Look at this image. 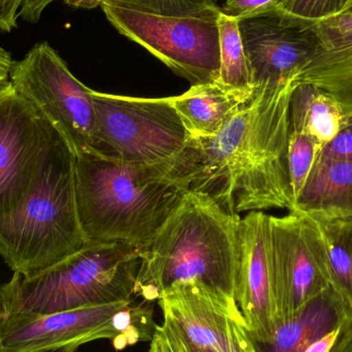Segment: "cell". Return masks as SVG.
<instances>
[{"label":"cell","instance_id":"4fadbf2b","mask_svg":"<svg viewBox=\"0 0 352 352\" xmlns=\"http://www.w3.org/2000/svg\"><path fill=\"white\" fill-rule=\"evenodd\" d=\"M236 303L256 343L272 340L278 330L272 271L269 215L250 211L238 227Z\"/></svg>","mask_w":352,"mask_h":352},{"label":"cell","instance_id":"9a60e30c","mask_svg":"<svg viewBox=\"0 0 352 352\" xmlns=\"http://www.w3.org/2000/svg\"><path fill=\"white\" fill-rule=\"evenodd\" d=\"M287 21L310 29L316 39V54L297 82L316 85L329 93L346 116H352V12L322 20Z\"/></svg>","mask_w":352,"mask_h":352},{"label":"cell","instance_id":"484cf974","mask_svg":"<svg viewBox=\"0 0 352 352\" xmlns=\"http://www.w3.org/2000/svg\"><path fill=\"white\" fill-rule=\"evenodd\" d=\"M320 157L328 160L352 163V116H347L342 129L330 144L322 148Z\"/></svg>","mask_w":352,"mask_h":352},{"label":"cell","instance_id":"ac0fdd59","mask_svg":"<svg viewBox=\"0 0 352 352\" xmlns=\"http://www.w3.org/2000/svg\"><path fill=\"white\" fill-rule=\"evenodd\" d=\"M289 212L352 217V163L320 156Z\"/></svg>","mask_w":352,"mask_h":352},{"label":"cell","instance_id":"836d02e7","mask_svg":"<svg viewBox=\"0 0 352 352\" xmlns=\"http://www.w3.org/2000/svg\"><path fill=\"white\" fill-rule=\"evenodd\" d=\"M3 318H4V309H3V303H2L1 285H0V352H3V349H2V342H1V328H2V322H3Z\"/></svg>","mask_w":352,"mask_h":352},{"label":"cell","instance_id":"6da1fadb","mask_svg":"<svg viewBox=\"0 0 352 352\" xmlns=\"http://www.w3.org/2000/svg\"><path fill=\"white\" fill-rule=\"evenodd\" d=\"M296 80L256 87L223 129L194 140L198 173L190 190L210 196L233 214L293 209L289 154V105Z\"/></svg>","mask_w":352,"mask_h":352},{"label":"cell","instance_id":"cb8c5ba5","mask_svg":"<svg viewBox=\"0 0 352 352\" xmlns=\"http://www.w3.org/2000/svg\"><path fill=\"white\" fill-rule=\"evenodd\" d=\"M349 0H283L274 12L294 21H316L341 14Z\"/></svg>","mask_w":352,"mask_h":352},{"label":"cell","instance_id":"277c9868","mask_svg":"<svg viewBox=\"0 0 352 352\" xmlns=\"http://www.w3.org/2000/svg\"><path fill=\"white\" fill-rule=\"evenodd\" d=\"M76 161L56 129L29 194L0 229V256L12 272H41L88 243L76 204Z\"/></svg>","mask_w":352,"mask_h":352},{"label":"cell","instance_id":"ffe728a7","mask_svg":"<svg viewBox=\"0 0 352 352\" xmlns=\"http://www.w3.org/2000/svg\"><path fill=\"white\" fill-rule=\"evenodd\" d=\"M324 240L331 287L352 311V217H312Z\"/></svg>","mask_w":352,"mask_h":352},{"label":"cell","instance_id":"7a4b0ae2","mask_svg":"<svg viewBox=\"0 0 352 352\" xmlns=\"http://www.w3.org/2000/svg\"><path fill=\"white\" fill-rule=\"evenodd\" d=\"M240 215L188 190L152 239L138 248L135 298L158 301L173 285L200 281L236 302Z\"/></svg>","mask_w":352,"mask_h":352},{"label":"cell","instance_id":"e575fe53","mask_svg":"<svg viewBox=\"0 0 352 352\" xmlns=\"http://www.w3.org/2000/svg\"><path fill=\"white\" fill-rule=\"evenodd\" d=\"M342 12H352V0H349Z\"/></svg>","mask_w":352,"mask_h":352},{"label":"cell","instance_id":"4316f807","mask_svg":"<svg viewBox=\"0 0 352 352\" xmlns=\"http://www.w3.org/2000/svg\"><path fill=\"white\" fill-rule=\"evenodd\" d=\"M22 0H0V31L10 32L18 26Z\"/></svg>","mask_w":352,"mask_h":352},{"label":"cell","instance_id":"e0dca14e","mask_svg":"<svg viewBox=\"0 0 352 352\" xmlns=\"http://www.w3.org/2000/svg\"><path fill=\"white\" fill-rule=\"evenodd\" d=\"M352 314L340 296L329 287L310 300L291 320L281 324L272 340L256 343L258 352H304L320 338L340 328Z\"/></svg>","mask_w":352,"mask_h":352},{"label":"cell","instance_id":"ba28073f","mask_svg":"<svg viewBox=\"0 0 352 352\" xmlns=\"http://www.w3.org/2000/svg\"><path fill=\"white\" fill-rule=\"evenodd\" d=\"M111 26L142 45L190 86L217 82L219 16H160L102 1Z\"/></svg>","mask_w":352,"mask_h":352},{"label":"cell","instance_id":"52a82bcc","mask_svg":"<svg viewBox=\"0 0 352 352\" xmlns=\"http://www.w3.org/2000/svg\"><path fill=\"white\" fill-rule=\"evenodd\" d=\"M152 302L127 301L88 306L45 316L4 314L3 352H76L82 345L109 340L118 351L152 341Z\"/></svg>","mask_w":352,"mask_h":352},{"label":"cell","instance_id":"7402d4cb","mask_svg":"<svg viewBox=\"0 0 352 352\" xmlns=\"http://www.w3.org/2000/svg\"><path fill=\"white\" fill-rule=\"evenodd\" d=\"M322 148L324 146L311 136L291 131L287 162L294 203L305 186Z\"/></svg>","mask_w":352,"mask_h":352},{"label":"cell","instance_id":"9c48e42d","mask_svg":"<svg viewBox=\"0 0 352 352\" xmlns=\"http://www.w3.org/2000/svg\"><path fill=\"white\" fill-rule=\"evenodd\" d=\"M157 302L170 352H258L237 303L200 281L176 283Z\"/></svg>","mask_w":352,"mask_h":352},{"label":"cell","instance_id":"d590c367","mask_svg":"<svg viewBox=\"0 0 352 352\" xmlns=\"http://www.w3.org/2000/svg\"><path fill=\"white\" fill-rule=\"evenodd\" d=\"M219 1H223V2H225V1H227V0H219Z\"/></svg>","mask_w":352,"mask_h":352},{"label":"cell","instance_id":"7c38bea8","mask_svg":"<svg viewBox=\"0 0 352 352\" xmlns=\"http://www.w3.org/2000/svg\"><path fill=\"white\" fill-rule=\"evenodd\" d=\"M56 129L10 82L0 90V229L29 194Z\"/></svg>","mask_w":352,"mask_h":352},{"label":"cell","instance_id":"5b68a950","mask_svg":"<svg viewBox=\"0 0 352 352\" xmlns=\"http://www.w3.org/2000/svg\"><path fill=\"white\" fill-rule=\"evenodd\" d=\"M140 267L134 246L89 241L41 272L14 273L1 285L4 314L45 316L133 299Z\"/></svg>","mask_w":352,"mask_h":352},{"label":"cell","instance_id":"1f68e13d","mask_svg":"<svg viewBox=\"0 0 352 352\" xmlns=\"http://www.w3.org/2000/svg\"><path fill=\"white\" fill-rule=\"evenodd\" d=\"M148 352H170L166 339L161 331L160 326H157L156 332L151 341L150 351Z\"/></svg>","mask_w":352,"mask_h":352},{"label":"cell","instance_id":"83f0119b","mask_svg":"<svg viewBox=\"0 0 352 352\" xmlns=\"http://www.w3.org/2000/svg\"><path fill=\"white\" fill-rule=\"evenodd\" d=\"M55 0H22L19 19L30 24H36L41 20L45 8Z\"/></svg>","mask_w":352,"mask_h":352},{"label":"cell","instance_id":"30bf717a","mask_svg":"<svg viewBox=\"0 0 352 352\" xmlns=\"http://www.w3.org/2000/svg\"><path fill=\"white\" fill-rule=\"evenodd\" d=\"M10 82L63 134L76 154L94 148L93 90L72 74L47 41L33 45L23 59L14 62Z\"/></svg>","mask_w":352,"mask_h":352},{"label":"cell","instance_id":"d6a6232c","mask_svg":"<svg viewBox=\"0 0 352 352\" xmlns=\"http://www.w3.org/2000/svg\"><path fill=\"white\" fill-rule=\"evenodd\" d=\"M64 3L70 8L93 10L100 6L103 0H63Z\"/></svg>","mask_w":352,"mask_h":352},{"label":"cell","instance_id":"d4e9b609","mask_svg":"<svg viewBox=\"0 0 352 352\" xmlns=\"http://www.w3.org/2000/svg\"><path fill=\"white\" fill-rule=\"evenodd\" d=\"M283 0H227L221 6V14L240 21L274 12Z\"/></svg>","mask_w":352,"mask_h":352},{"label":"cell","instance_id":"4dcf8cb0","mask_svg":"<svg viewBox=\"0 0 352 352\" xmlns=\"http://www.w3.org/2000/svg\"><path fill=\"white\" fill-rule=\"evenodd\" d=\"M340 328L336 329V330L324 335L322 338L314 342V344L310 345L304 352H330L333 345H334L335 341H336L337 337H338Z\"/></svg>","mask_w":352,"mask_h":352},{"label":"cell","instance_id":"5bb4252c","mask_svg":"<svg viewBox=\"0 0 352 352\" xmlns=\"http://www.w3.org/2000/svg\"><path fill=\"white\" fill-rule=\"evenodd\" d=\"M240 36L256 87L296 80L316 52L310 29L276 12L238 21Z\"/></svg>","mask_w":352,"mask_h":352},{"label":"cell","instance_id":"d6986e66","mask_svg":"<svg viewBox=\"0 0 352 352\" xmlns=\"http://www.w3.org/2000/svg\"><path fill=\"white\" fill-rule=\"evenodd\" d=\"M291 131L307 134L322 146L330 144L346 121V113L329 93L309 82H298L289 105Z\"/></svg>","mask_w":352,"mask_h":352},{"label":"cell","instance_id":"8fae6325","mask_svg":"<svg viewBox=\"0 0 352 352\" xmlns=\"http://www.w3.org/2000/svg\"><path fill=\"white\" fill-rule=\"evenodd\" d=\"M271 271L278 328L331 287L326 248L310 215H269Z\"/></svg>","mask_w":352,"mask_h":352},{"label":"cell","instance_id":"8992f818","mask_svg":"<svg viewBox=\"0 0 352 352\" xmlns=\"http://www.w3.org/2000/svg\"><path fill=\"white\" fill-rule=\"evenodd\" d=\"M92 96L96 113L93 150L125 162L166 169L192 186L198 173V151L168 98L96 91Z\"/></svg>","mask_w":352,"mask_h":352},{"label":"cell","instance_id":"f546056e","mask_svg":"<svg viewBox=\"0 0 352 352\" xmlns=\"http://www.w3.org/2000/svg\"><path fill=\"white\" fill-rule=\"evenodd\" d=\"M14 62L10 52L0 45V90L10 82Z\"/></svg>","mask_w":352,"mask_h":352},{"label":"cell","instance_id":"603a6c76","mask_svg":"<svg viewBox=\"0 0 352 352\" xmlns=\"http://www.w3.org/2000/svg\"><path fill=\"white\" fill-rule=\"evenodd\" d=\"M160 16H219L221 6L214 0H103Z\"/></svg>","mask_w":352,"mask_h":352},{"label":"cell","instance_id":"44dd1931","mask_svg":"<svg viewBox=\"0 0 352 352\" xmlns=\"http://www.w3.org/2000/svg\"><path fill=\"white\" fill-rule=\"evenodd\" d=\"M217 24L221 52V68L217 82L236 89L256 88L240 36L238 21L221 12Z\"/></svg>","mask_w":352,"mask_h":352},{"label":"cell","instance_id":"3957f363","mask_svg":"<svg viewBox=\"0 0 352 352\" xmlns=\"http://www.w3.org/2000/svg\"><path fill=\"white\" fill-rule=\"evenodd\" d=\"M78 217L88 241L148 243L190 190L180 176L95 150L76 154Z\"/></svg>","mask_w":352,"mask_h":352},{"label":"cell","instance_id":"f1b7e54d","mask_svg":"<svg viewBox=\"0 0 352 352\" xmlns=\"http://www.w3.org/2000/svg\"><path fill=\"white\" fill-rule=\"evenodd\" d=\"M330 352H352V314L343 322Z\"/></svg>","mask_w":352,"mask_h":352},{"label":"cell","instance_id":"2e32d148","mask_svg":"<svg viewBox=\"0 0 352 352\" xmlns=\"http://www.w3.org/2000/svg\"><path fill=\"white\" fill-rule=\"evenodd\" d=\"M254 89H236L219 82L190 86L179 96L168 97L192 140L210 138L248 102Z\"/></svg>","mask_w":352,"mask_h":352}]
</instances>
